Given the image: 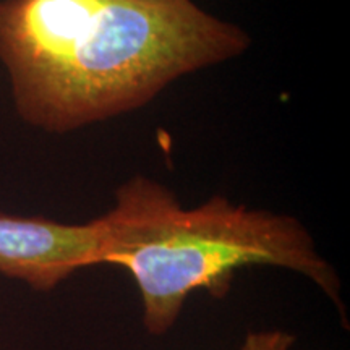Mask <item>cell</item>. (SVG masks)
Here are the masks:
<instances>
[{"label":"cell","instance_id":"cell-1","mask_svg":"<svg viewBox=\"0 0 350 350\" xmlns=\"http://www.w3.org/2000/svg\"><path fill=\"white\" fill-rule=\"evenodd\" d=\"M250 42L191 0H0V60L16 112L54 133L142 107Z\"/></svg>","mask_w":350,"mask_h":350},{"label":"cell","instance_id":"cell-2","mask_svg":"<svg viewBox=\"0 0 350 350\" xmlns=\"http://www.w3.org/2000/svg\"><path fill=\"white\" fill-rule=\"evenodd\" d=\"M96 221L99 265L120 266L131 274L148 334L165 336L195 291L224 297L235 273L252 266L304 275L349 327L338 271L294 216L250 209L224 196L185 209L163 183L137 175L117 188L113 206Z\"/></svg>","mask_w":350,"mask_h":350},{"label":"cell","instance_id":"cell-5","mask_svg":"<svg viewBox=\"0 0 350 350\" xmlns=\"http://www.w3.org/2000/svg\"><path fill=\"white\" fill-rule=\"evenodd\" d=\"M139 2H152V3H165V2H175V0H139Z\"/></svg>","mask_w":350,"mask_h":350},{"label":"cell","instance_id":"cell-3","mask_svg":"<svg viewBox=\"0 0 350 350\" xmlns=\"http://www.w3.org/2000/svg\"><path fill=\"white\" fill-rule=\"evenodd\" d=\"M96 219L64 224L46 217L0 214V274L47 292L77 271L99 265Z\"/></svg>","mask_w":350,"mask_h":350},{"label":"cell","instance_id":"cell-4","mask_svg":"<svg viewBox=\"0 0 350 350\" xmlns=\"http://www.w3.org/2000/svg\"><path fill=\"white\" fill-rule=\"evenodd\" d=\"M297 338L282 329L252 331L245 336L239 350H294Z\"/></svg>","mask_w":350,"mask_h":350}]
</instances>
